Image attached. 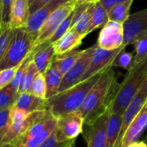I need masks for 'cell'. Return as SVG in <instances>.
Returning a JSON list of instances; mask_svg holds the SVG:
<instances>
[{
	"label": "cell",
	"mask_w": 147,
	"mask_h": 147,
	"mask_svg": "<svg viewBox=\"0 0 147 147\" xmlns=\"http://www.w3.org/2000/svg\"><path fill=\"white\" fill-rule=\"evenodd\" d=\"M69 1L71 0H52L51 2L39 9L35 12L32 13L24 28L35 39L39 29L40 28L44 22L47 19V17L55 9H57L59 7H60L61 5L65 4Z\"/></svg>",
	"instance_id": "cell-13"
},
{
	"label": "cell",
	"mask_w": 147,
	"mask_h": 147,
	"mask_svg": "<svg viewBox=\"0 0 147 147\" xmlns=\"http://www.w3.org/2000/svg\"><path fill=\"white\" fill-rule=\"evenodd\" d=\"M51 1L52 0H34L30 3V15L32 13L35 12L36 10H38L39 9H40L41 7H43L44 5H46L47 3H48Z\"/></svg>",
	"instance_id": "cell-38"
},
{
	"label": "cell",
	"mask_w": 147,
	"mask_h": 147,
	"mask_svg": "<svg viewBox=\"0 0 147 147\" xmlns=\"http://www.w3.org/2000/svg\"><path fill=\"white\" fill-rule=\"evenodd\" d=\"M146 79L147 58L128 70L123 81L119 84V87L107 112L122 115L128 103Z\"/></svg>",
	"instance_id": "cell-3"
},
{
	"label": "cell",
	"mask_w": 147,
	"mask_h": 147,
	"mask_svg": "<svg viewBox=\"0 0 147 147\" xmlns=\"http://www.w3.org/2000/svg\"><path fill=\"white\" fill-rule=\"evenodd\" d=\"M2 27V0H0V30Z\"/></svg>",
	"instance_id": "cell-42"
},
{
	"label": "cell",
	"mask_w": 147,
	"mask_h": 147,
	"mask_svg": "<svg viewBox=\"0 0 147 147\" xmlns=\"http://www.w3.org/2000/svg\"><path fill=\"white\" fill-rule=\"evenodd\" d=\"M15 0H2V28L9 26L10 9Z\"/></svg>",
	"instance_id": "cell-35"
},
{
	"label": "cell",
	"mask_w": 147,
	"mask_h": 147,
	"mask_svg": "<svg viewBox=\"0 0 147 147\" xmlns=\"http://www.w3.org/2000/svg\"><path fill=\"white\" fill-rule=\"evenodd\" d=\"M13 107L23 111L28 115L47 109V100L37 97L29 92L18 93Z\"/></svg>",
	"instance_id": "cell-17"
},
{
	"label": "cell",
	"mask_w": 147,
	"mask_h": 147,
	"mask_svg": "<svg viewBox=\"0 0 147 147\" xmlns=\"http://www.w3.org/2000/svg\"><path fill=\"white\" fill-rule=\"evenodd\" d=\"M76 3V5H80L84 3H95L98 0H73Z\"/></svg>",
	"instance_id": "cell-41"
},
{
	"label": "cell",
	"mask_w": 147,
	"mask_h": 147,
	"mask_svg": "<svg viewBox=\"0 0 147 147\" xmlns=\"http://www.w3.org/2000/svg\"><path fill=\"white\" fill-rule=\"evenodd\" d=\"M33 1H34V0H29V3H32V2H33Z\"/></svg>",
	"instance_id": "cell-46"
},
{
	"label": "cell",
	"mask_w": 147,
	"mask_h": 147,
	"mask_svg": "<svg viewBox=\"0 0 147 147\" xmlns=\"http://www.w3.org/2000/svg\"><path fill=\"white\" fill-rule=\"evenodd\" d=\"M74 15H75V9L62 22V23L54 31V33L50 37V39L47 42H45V43H47L49 45H52L54 42H56L59 39H60L65 34H66L69 31V29L71 28V26H72V22H73Z\"/></svg>",
	"instance_id": "cell-28"
},
{
	"label": "cell",
	"mask_w": 147,
	"mask_h": 147,
	"mask_svg": "<svg viewBox=\"0 0 147 147\" xmlns=\"http://www.w3.org/2000/svg\"><path fill=\"white\" fill-rule=\"evenodd\" d=\"M119 84L112 67L106 69L91 88L85 101L78 111L84 118V125L90 126L103 115L114 98Z\"/></svg>",
	"instance_id": "cell-1"
},
{
	"label": "cell",
	"mask_w": 147,
	"mask_h": 147,
	"mask_svg": "<svg viewBox=\"0 0 147 147\" xmlns=\"http://www.w3.org/2000/svg\"><path fill=\"white\" fill-rule=\"evenodd\" d=\"M34 37L25 28L13 29L11 40L0 60V71L18 67L34 48Z\"/></svg>",
	"instance_id": "cell-4"
},
{
	"label": "cell",
	"mask_w": 147,
	"mask_h": 147,
	"mask_svg": "<svg viewBox=\"0 0 147 147\" xmlns=\"http://www.w3.org/2000/svg\"><path fill=\"white\" fill-rule=\"evenodd\" d=\"M67 147H76L75 146V141H73L72 143H71Z\"/></svg>",
	"instance_id": "cell-43"
},
{
	"label": "cell",
	"mask_w": 147,
	"mask_h": 147,
	"mask_svg": "<svg viewBox=\"0 0 147 147\" xmlns=\"http://www.w3.org/2000/svg\"><path fill=\"white\" fill-rule=\"evenodd\" d=\"M135 47V55L134 58V65L147 58V37L139 40L134 44Z\"/></svg>",
	"instance_id": "cell-33"
},
{
	"label": "cell",
	"mask_w": 147,
	"mask_h": 147,
	"mask_svg": "<svg viewBox=\"0 0 147 147\" xmlns=\"http://www.w3.org/2000/svg\"><path fill=\"white\" fill-rule=\"evenodd\" d=\"M38 73H39V71H38L37 68L35 67L34 62L31 60V62L29 63V65L22 77V79L21 81V84H20V86L18 89V93L28 92L30 86Z\"/></svg>",
	"instance_id": "cell-27"
},
{
	"label": "cell",
	"mask_w": 147,
	"mask_h": 147,
	"mask_svg": "<svg viewBox=\"0 0 147 147\" xmlns=\"http://www.w3.org/2000/svg\"><path fill=\"white\" fill-rule=\"evenodd\" d=\"M16 70L17 67L9 68L0 71V90L7 86L11 82Z\"/></svg>",
	"instance_id": "cell-36"
},
{
	"label": "cell",
	"mask_w": 147,
	"mask_h": 147,
	"mask_svg": "<svg viewBox=\"0 0 147 147\" xmlns=\"http://www.w3.org/2000/svg\"><path fill=\"white\" fill-rule=\"evenodd\" d=\"M96 47V43L92 47L83 50L81 55L76 61V63L72 65V67L63 76L60 86L59 88L58 93L63 92L76 84H79L84 77L89 64L90 62L91 57L94 53V51Z\"/></svg>",
	"instance_id": "cell-6"
},
{
	"label": "cell",
	"mask_w": 147,
	"mask_h": 147,
	"mask_svg": "<svg viewBox=\"0 0 147 147\" xmlns=\"http://www.w3.org/2000/svg\"><path fill=\"white\" fill-rule=\"evenodd\" d=\"M133 2L134 0H128L113 6L109 11V19L123 24L130 16V9Z\"/></svg>",
	"instance_id": "cell-24"
},
{
	"label": "cell",
	"mask_w": 147,
	"mask_h": 147,
	"mask_svg": "<svg viewBox=\"0 0 147 147\" xmlns=\"http://www.w3.org/2000/svg\"><path fill=\"white\" fill-rule=\"evenodd\" d=\"M13 35V28L9 26L3 27L0 30V60L5 53V51L11 40Z\"/></svg>",
	"instance_id": "cell-32"
},
{
	"label": "cell",
	"mask_w": 147,
	"mask_h": 147,
	"mask_svg": "<svg viewBox=\"0 0 147 147\" xmlns=\"http://www.w3.org/2000/svg\"><path fill=\"white\" fill-rule=\"evenodd\" d=\"M18 92L9 85L0 90V110L9 109L13 107Z\"/></svg>",
	"instance_id": "cell-26"
},
{
	"label": "cell",
	"mask_w": 147,
	"mask_h": 147,
	"mask_svg": "<svg viewBox=\"0 0 147 147\" xmlns=\"http://www.w3.org/2000/svg\"><path fill=\"white\" fill-rule=\"evenodd\" d=\"M127 147H147V145L146 144L145 141H135L132 144H130L129 146H127Z\"/></svg>",
	"instance_id": "cell-40"
},
{
	"label": "cell",
	"mask_w": 147,
	"mask_h": 147,
	"mask_svg": "<svg viewBox=\"0 0 147 147\" xmlns=\"http://www.w3.org/2000/svg\"><path fill=\"white\" fill-rule=\"evenodd\" d=\"M2 147H13L12 145H6V146H2Z\"/></svg>",
	"instance_id": "cell-44"
},
{
	"label": "cell",
	"mask_w": 147,
	"mask_h": 147,
	"mask_svg": "<svg viewBox=\"0 0 147 147\" xmlns=\"http://www.w3.org/2000/svg\"><path fill=\"white\" fill-rule=\"evenodd\" d=\"M28 92L37 97L46 100L47 87H46V82H45V78L43 74L38 73L36 75V77L34 78L30 86Z\"/></svg>",
	"instance_id": "cell-30"
},
{
	"label": "cell",
	"mask_w": 147,
	"mask_h": 147,
	"mask_svg": "<svg viewBox=\"0 0 147 147\" xmlns=\"http://www.w3.org/2000/svg\"><path fill=\"white\" fill-rule=\"evenodd\" d=\"M73 141H69L65 140L61 136V134L58 132V130L55 129L54 132L49 136V138L46 140L38 147H67Z\"/></svg>",
	"instance_id": "cell-31"
},
{
	"label": "cell",
	"mask_w": 147,
	"mask_h": 147,
	"mask_svg": "<svg viewBox=\"0 0 147 147\" xmlns=\"http://www.w3.org/2000/svg\"><path fill=\"white\" fill-rule=\"evenodd\" d=\"M108 112L102 115L92 125L86 126L87 130L84 138L87 141V147H108L106 137Z\"/></svg>",
	"instance_id": "cell-14"
},
{
	"label": "cell",
	"mask_w": 147,
	"mask_h": 147,
	"mask_svg": "<svg viewBox=\"0 0 147 147\" xmlns=\"http://www.w3.org/2000/svg\"><path fill=\"white\" fill-rule=\"evenodd\" d=\"M127 1H128V0H99V2L102 3V5L104 7V9L108 12L115 4L120 3H123V2H127Z\"/></svg>",
	"instance_id": "cell-39"
},
{
	"label": "cell",
	"mask_w": 147,
	"mask_h": 147,
	"mask_svg": "<svg viewBox=\"0 0 147 147\" xmlns=\"http://www.w3.org/2000/svg\"><path fill=\"white\" fill-rule=\"evenodd\" d=\"M109 12L104 9L99 0L96 1L94 5L90 33L100 27H103L109 22Z\"/></svg>",
	"instance_id": "cell-25"
},
{
	"label": "cell",
	"mask_w": 147,
	"mask_h": 147,
	"mask_svg": "<svg viewBox=\"0 0 147 147\" xmlns=\"http://www.w3.org/2000/svg\"><path fill=\"white\" fill-rule=\"evenodd\" d=\"M95 3L77 5L75 8V15L71 28L84 37L90 34Z\"/></svg>",
	"instance_id": "cell-15"
},
{
	"label": "cell",
	"mask_w": 147,
	"mask_h": 147,
	"mask_svg": "<svg viewBox=\"0 0 147 147\" xmlns=\"http://www.w3.org/2000/svg\"><path fill=\"white\" fill-rule=\"evenodd\" d=\"M84 125V118L78 112H75L57 119L56 129L63 138L73 141L83 133Z\"/></svg>",
	"instance_id": "cell-11"
},
{
	"label": "cell",
	"mask_w": 147,
	"mask_h": 147,
	"mask_svg": "<svg viewBox=\"0 0 147 147\" xmlns=\"http://www.w3.org/2000/svg\"><path fill=\"white\" fill-rule=\"evenodd\" d=\"M146 104H147V102H146Z\"/></svg>",
	"instance_id": "cell-47"
},
{
	"label": "cell",
	"mask_w": 147,
	"mask_h": 147,
	"mask_svg": "<svg viewBox=\"0 0 147 147\" xmlns=\"http://www.w3.org/2000/svg\"><path fill=\"white\" fill-rule=\"evenodd\" d=\"M147 102V79L141 85L140 89L133 97V99L128 103L126 110L122 115V125L120 132V135L117 140L115 147L121 146V142L124 134L126 133L127 127L131 124V122L135 119V117L139 115V113L142 110L144 106Z\"/></svg>",
	"instance_id": "cell-8"
},
{
	"label": "cell",
	"mask_w": 147,
	"mask_h": 147,
	"mask_svg": "<svg viewBox=\"0 0 147 147\" xmlns=\"http://www.w3.org/2000/svg\"><path fill=\"white\" fill-rule=\"evenodd\" d=\"M123 40V24L109 20L99 34L96 45L105 50H115L124 47Z\"/></svg>",
	"instance_id": "cell-9"
},
{
	"label": "cell",
	"mask_w": 147,
	"mask_h": 147,
	"mask_svg": "<svg viewBox=\"0 0 147 147\" xmlns=\"http://www.w3.org/2000/svg\"><path fill=\"white\" fill-rule=\"evenodd\" d=\"M83 50H72L69 53L57 55L53 59V63L59 71V72L64 76L76 63L79 56L81 55Z\"/></svg>",
	"instance_id": "cell-23"
},
{
	"label": "cell",
	"mask_w": 147,
	"mask_h": 147,
	"mask_svg": "<svg viewBox=\"0 0 147 147\" xmlns=\"http://www.w3.org/2000/svg\"><path fill=\"white\" fill-rule=\"evenodd\" d=\"M134 56H133L131 53L127 52L125 47H123L115 58L110 67H121L128 71L134 65Z\"/></svg>",
	"instance_id": "cell-29"
},
{
	"label": "cell",
	"mask_w": 147,
	"mask_h": 147,
	"mask_svg": "<svg viewBox=\"0 0 147 147\" xmlns=\"http://www.w3.org/2000/svg\"><path fill=\"white\" fill-rule=\"evenodd\" d=\"M100 75L101 73L96 74L47 100V109L51 115L59 119L66 115L78 112L83 106L90 90L100 78Z\"/></svg>",
	"instance_id": "cell-2"
},
{
	"label": "cell",
	"mask_w": 147,
	"mask_h": 147,
	"mask_svg": "<svg viewBox=\"0 0 147 147\" xmlns=\"http://www.w3.org/2000/svg\"><path fill=\"white\" fill-rule=\"evenodd\" d=\"M30 16L29 0H15L9 15V27L13 29L24 28Z\"/></svg>",
	"instance_id": "cell-18"
},
{
	"label": "cell",
	"mask_w": 147,
	"mask_h": 147,
	"mask_svg": "<svg viewBox=\"0 0 147 147\" xmlns=\"http://www.w3.org/2000/svg\"><path fill=\"white\" fill-rule=\"evenodd\" d=\"M46 82L47 92H46V100L50 99L58 94L59 88L60 86L63 75L59 72L53 61L50 65V66L47 69L45 73L43 74Z\"/></svg>",
	"instance_id": "cell-21"
},
{
	"label": "cell",
	"mask_w": 147,
	"mask_h": 147,
	"mask_svg": "<svg viewBox=\"0 0 147 147\" xmlns=\"http://www.w3.org/2000/svg\"><path fill=\"white\" fill-rule=\"evenodd\" d=\"M145 142H146V145H147V137H146V139L145 140Z\"/></svg>",
	"instance_id": "cell-45"
},
{
	"label": "cell",
	"mask_w": 147,
	"mask_h": 147,
	"mask_svg": "<svg viewBox=\"0 0 147 147\" xmlns=\"http://www.w3.org/2000/svg\"><path fill=\"white\" fill-rule=\"evenodd\" d=\"M147 126V104L135 117L124 134L120 147H127L130 144L138 141Z\"/></svg>",
	"instance_id": "cell-16"
},
{
	"label": "cell",
	"mask_w": 147,
	"mask_h": 147,
	"mask_svg": "<svg viewBox=\"0 0 147 147\" xmlns=\"http://www.w3.org/2000/svg\"><path fill=\"white\" fill-rule=\"evenodd\" d=\"M48 113H49L48 109L31 113V114L28 115V116L23 121H22L20 122H16V123H10L8 132L0 144V147L14 143L22 135H23L27 132V130L35 121H37L38 120H40V118H42Z\"/></svg>",
	"instance_id": "cell-12"
},
{
	"label": "cell",
	"mask_w": 147,
	"mask_h": 147,
	"mask_svg": "<svg viewBox=\"0 0 147 147\" xmlns=\"http://www.w3.org/2000/svg\"><path fill=\"white\" fill-rule=\"evenodd\" d=\"M122 125V115L109 113L106 126V137L108 147H115Z\"/></svg>",
	"instance_id": "cell-22"
},
{
	"label": "cell",
	"mask_w": 147,
	"mask_h": 147,
	"mask_svg": "<svg viewBox=\"0 0 147 147\" xmlns=\"http://www.w3.org/2000/svg\"><path fill=\"white\" fill-rule=\"evenodd\" d=\"M76 6L77 5L75 2L71 0L59 7L47 17L37 33L34 40V48L47 42L50 39V37L53 35L58 27L62 23V22L75 9Z\"/></svg>",
	"instance_id": "cell-5"
},
{
	"label": "cell",
	"mask_w": 147,
	"mask_h": 147,
	"mask_svg": "<svg viewBox=\"0 0 147 147\" xmlns=\"http://www.w3.org/2000/svg\"><path fill=\"white\" fill-rule=\"evenodd\" d=\"M125 47H121L118 49L115 50H105L99 47L96 45V47L94 51V53L91 57L90 62L89 66L82 78V81H84L96 74L102 73L106 69L111 66L112 62L114 61L115 58L120 53V51Z\"/></svg>",
	"instance_id": "cell-10"
},
{
	"label": "cell",
	"mask_w": 147,
	"mask_h": 147,
	"mask_svg": "<svg viewBox=\"0 0 147 147\" xmlns=\"http://www.w3.org/2000/svg\"><path fill=\"white\" fill-rule=\"evenodd\" d=\"M28 116V114L24 113L23 111L12 107L9 109V121L10 123H16L23 121Z\"/></svg>",
	"instance_id": "cell-37"
},
{
	"label": "cell",
	"mask_w": 147,
	"mask_h": 147,
	"mask_svg": "<svg viewBox=\"0 0 147 147\" xmlns=\"http://www.w3.org/2000/svg\"><path fill=\"white\" fill-rule=\"evenodd\" d=\"M55 52L53 45L43 43L33 50V59L39 73L44 74L55 58Z\"/></svg>",
	"instance_id": "cell-19"
},
{
	"label": "cell",
	"mask_w": 147,
	"mask_h": 147,
	"mask_svg": "<svg viewBox=\"0 0 147 147\" xmlns=\"http://www.w3.org/2000/svg\"><path fill=\"white\" fill-rule=\"evenodd\" d=\"M9 109L0 110V144L9 127Z\"/></svg>",
	"instance_id": "cell-34"
},
{
	"label": "cell",
	"mask_w": 147,
	"mask_h": 147,
	"mask_svg": "<svg viewBox=\"0 0 147 147\" xmlns=\"http://www.w3.org/2000/svg\"><path fill=\"white\" fill-rule=\"evenodd\" d=\"M123 31L125 47L147 37V8L130 15L123 23Z\"/></svg>",
	"instance_id": "cell-7"
},
{
	"label": "cell",
	"mask_w": 147,
	"mask_h": 147,
	"mask_svg": "<svg viewBox=\"0 0 147 147\" xmlns=\"http://www.w3.org/2000/svg\"><path fill=\"white\" fill-rule=\"evenodd\" d=\"M84 38V36L79 34L76 30L71 28L66 34H65L56 42L52 44L55 55H61L75 50L78 46H80Z\"/></svg>",
	"instance_id": "cell-20"
}]
</instances>
